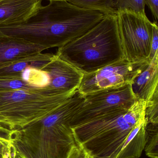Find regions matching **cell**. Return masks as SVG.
I'll return each mask as SVG.
<instances>
[{
    "instance_id": "9a60e30c",
    "label": "cell",
    "mask_w": 158,
    "mask_h": 158,
    "mask_svg": "<svg viewBox=\"0 0 158 158\" xmlns=\"http://www.w3.org/2000/svg\"><path fill=\"white\" fill-rule=\"evenodd\" d=\"M68 2L80 8L97 11L107 15H117L116 0H69Z\"/></svg>"
},
{
    "instance_id": "6da1fadb",
    "label": "cell",
    "mask_w": 158,
    "mask_h": 158,
    "mask_svg": "<svg viewBox=\"0 0 158 158\" xmlns=\"http://www.w3.org/2000/svg\"><path fill=\"white\" fill-rule=\"evenodd\" d=\"M105 15L67 1H50L23 23L0 25V36L12 37L47 49L62 47L99 23Z\"/></svg>"
},
{
    "instance_id": "9c48e42d",
    "label": "cell",
    "mask_w": 158,
    "mask_h": 158,
    "mask_svg": "<svg viewBox=\"0 0 158 158\" xmlns=\"http://www.w3.org/2000/svg\"><path fill=\"white\" fill-rule=\"evenodd\" d=\"M41 69L50 77L49 86L64 93L77 92L83 75L56 54Z\"/></svg>"
},
{
    "instance_id": "5bb4252c",
    "label": "cell",
    "mask_w": 158,
    "mask_h": 158,
    "mask_svg": "<svg viewBox=\"0 0 158 158\" xmlns=\"http://www.w3.org/2000/svg\"><path fill=\"white\" fill-rule=\"evenodd\" d=\"M147 119L140 122L132 130L117 158H139L144 149Z\"/></svg>"
},
{
    "instance_id": "4fadbf2b",
    "label": "cell",
    "mask_w": 158,
    "mask_h": 158,
    "mask_svg": "<svg viewBox=\"0 0 158 158\" xmlns=\"http://www.w3.org/2000/svg\"><path fill=\"white\" fill-rule=\"evenodd\" d=\"M54 54L37 53L19 58L0 67V76L20 74L28 67L41 69L51 61Z\"/></svg>"
},
{
    "instance_id": "2e32d148",
    "label": "cell",
    "mask_w": 158,
    "mask_h": 158,
    "mask_svg": "<svg viewBox=\"0 0 158 158\" xmlns=\"http://www.w3.org/2000/svg\"><path fill=\"white\" fill-rule=\"evenodd\" d=\"M21 78L34 88L49 86L50 78L47 72L35 68L28 67L21 72Z\"/></svg>"
},
{
    "instance_id": "603a6c76",
    "label": "cell",
    "mask_w": 158,
    "mask_h": 158,
    "mask_svg": "<svg viewBox=\"0 0 158 158\" xmlns=\"http://www.w3.org/2000/svg\"><path fill=\"white\" fill-rule=\"evenodd\" d=\"M146 5H147L155 17L157 21L158 18V0H146Z\"/></svg>"
},
{
    "instance_id": "277c9868",
    "label": "cell",
    "mask_w": 158,
    "mask_h": 158,
    "mask_svg": "<svg viewBox=\"0 0 158 158\" xmlns=\"http://www.w3.org/2000/svg\"><path fill=\"white\" fill-rule=\"evenodd\" d=\"M56 54L83 74L124 59L117 15H107L89 31L58 48Z\"/></svg>"
},
{
    "instance_id": "d4e9b609",
    "label": "cell",
    "mask_w": 158,
    "mask_h": 158,
    "mask_svg": "<svg viewBox=\"0 0 158 158\" xmlns=\"http://www.w3.org/2000/svg\"><path fill=\"white\" fill-rule=\"evenodd\" d=\"M13 147V145L10 146L0 145V158H3L5 154Z\"/></svg>"
},
{
    "instance_id": "30bf717a",
    "label": "cell",
    "mask_w": 158,
    "mask_h": 158,
    "mask_svg": "<svg viewBox=\"0 0 158 158\" xmlns=\"http://www.w3.org/2000/svg\"><path fill=\"white\" fill-rule=\"evenodd\" d=\"M42 0H1L0 25L23 23L41 6Z\"/></svg>"
},
{
    "instance_id": "8fae6325",
    "label": "cell",
    "mask_w": 158,
    "mask_h": 158,
    "mask_svg": "<svg viewBox=\"0 0 158 158\" xmlns=\"http://www.w3.org/2000/svg\"><path fill=\"white\" fill-rule=\"evenodd\" d=\"M44 46L12 37L0 36V67L19 58L47 50Z\"/></svg>"
},
{
    "instance_id": "83f0119b",
    "label": "cell",
    "mask_w": 158,
    "mask_h": 158,
    "mask_svg": "<svg viewBox=\"0 0 158 158\" xmlns=\"http://www.w3.org/2000/svg\"><path fill=\"white\" fill-rule=\"evenodd\" d=\"M49 1H67V2H68V1H69V0H49Z\"/></svg>"
},
{
    "instance_id": "7a4b0ae2",
    "label": "cell",
    "mask_w": 158,
    "mask_h": 158,
    "mask_svg": "<svg viewBox=\"0 0 158 158\" xmlns=\"http://www.w3.org/2000/svg\"><path fill=\"white\" fill-rule=\"evenodd\" d=\"M83 99L77 91L42 119L13 131L16 154L22 158H70L79 147L70 122Z\"/></svg>"
},
{
    "instance_id": "44dd1931",
    "label": "cell",
    "mask_w": 158,
    "mask_h": 158,
    "mask_svg": "<svg viewBox=\"0 0 158 158\" xmlns=\"http://www.w3.org/2000/svg\"><path fill=\"white\" fill-rule=\"evenodd\" d=\"M156 20L152 22L153 24V35L151 42V49L149 56V61H151L158 53V27Z\"/></svg>"
},
{
    "instance_id": "d6986e66",
    "label": "cell",
    "mask_w": 158,
    "mask_h": 158,
    "mask_svg": "<svg viewBox=\"0 0 158 158\" xmlns=\"http://www.w3.org/2000/svg\"><path fill=\"white\" fill-rule=\"evenodd\" d=\"M145 5L146 0H116L115 7L117 12L128 9L145 15Z\"/></svg>"
},
{
    "instance_id": "4316f807",
    "label": "cell",
    "mask_w": 158,
    "mask_h": 158,
    "mask_svg": "<svg viewBox=\"0 0 158 158\" xmlns=\"http://www.w3.org/2000/svg\"><path fill=\"white\" fill-rule=\"evenodd\" d=\"M14 157H15V158H21V157L19 156H18L17 154H16V153L15 154Z\"/></svg>"
},
{
    "instance_id": "8992f818",
    "label": "cell",
    "mask_w": 158,
    "mask_h": 158,
    "mask_svg": "<svg viewBox=\"0 0 158 158\" xmlns=\"http://www.w3.org/2000/svg\"><path fill=\"white\" fill-rule=\"evenodd\" d=\"M121 44L124 58L131 62L148 61L153 35V24L146 15L132 10L117 12Z\"/></svg>"
},
{
    "instance_id": "cb8c5ba5",
    "label": "cell",
    "mask_w": 158,
    "mask_h": 158,
    "mask_svg": "<svg viewBox=\"0 0 158 158\" xmlns=\"http://www.w3.org/2000/svg\"><path fill=\"white\" fill-rule=\"evenodd\" d=\"M70 158H88L86 151L81 147L79 146L73 151Z\"/></svg>"
},
{
    "instance_id": "ffe728a7",
    "label": "cell",
    "mask_w": 158,
    "mask_h": 158,
    "mask_svg": "<svg viewBox=\"0 0 158 158\" xmlns=\"http://www.w3.org/2000/svg\"><path fill=\"white\" fill-rule=\"evenodd\" d=\"M145 118L147 119V122L158 124V91L147 102Z\"/></svg>"
},
{
    "instance_id": "484cf974",
    "label": "cell",
    "mask_w": 158,
    "mask_h": 158,
    "mask_svg": "<svg viewBox=\"0 0 158 158\" xmlns=\"http://www.w3.org/2000/svg\"><path fill=\"white\" fill-rule=\"evenodd\" d=\"M88 158H109V157H103L98 156H92V155H88L87 154Z\"/></svg>"
},
{
    "instance_id": "5b68a950",
    "label": "cell",
    "mask_w": 158,
    "mask_h": 158,
    "mask_svg": "<svg viewBox=\"0 0 158 158\" xmlns=\"http://www.w3.org/2000/svg\"><path fill=\"white\" fill-rule=\"evenodd\" d=\"M76 92L49 86L0 92V124L11 131L22 129L48 116Z\"/></svg>"
},
{
    "instance_id": "7402d4cb",
    "label": "cell",
    "mask_w": 158,
    "mask_h": 158,
    "mask_svg": "<svg viewBox=\"0 0 158 158\" xmlns=\"http://www.w3.org/2000/svg\"><path fill=\"white\" fill-rule=\"evenodd\" d=\"M13 131L0 124V145L10 146L13 145L12 135Z\"/></svg>"
},
{
    "instance_id": "52a82bcc",
    "label": "cell",
    "mask_w": 158,
    "mask_h": 158,
    "mask_svg": "<svg viewBox=\"0 0 158 158\" xmlns=\"http://www.w3.org/2000/svg\"><path fill=\"white\" fill-rule=\"evenodd\" d=\"M84 99L70 122V128L87 122L118 109H130L137 100L131 84L96 91Z\"/></svg>"
},
{
    "instance_id": "7c38bea8",
    "label": "cell",
    "mask_w": 158,
    "mask_h": 158,
    "mask_svg": "<svg viewBox=\"0 0 158 158\" xmlns=\"http://www.w3.org/2000/svg\"><path fill=\"white\" fill-rule=\"evenodd\" d=\"M158 53L131 84L136 99L148 102L158 91Z\"/></svg>"
},
{
    "instance_id": "f1b7e54d",
    "label": "cell",
    "mask_w": 158,
    "mask_h": 158,
    "mask_svg": "<svg viewBox=\"0 0 158 158\" xmlns=\"http://www.w3.org/2000/svg\"><path fill=\"white\" fill-rule=\"evenodd\" d=\"M0 1H1V0H0Z\"/></svg>"
},
{
    "instance_id": "ac0fdd59",
    "label": "cell",
    "mask_w": 158,
    "mask_h": 158,
    "mask_svg": "<svg viewBox=\"0 0 158 158\" xmlns=\"http://www.w3.org/2000/svg\"><path fill=\"white\" fill-rule=\"evenodd\" d=\"M31 88L34 87L22 79L21 73L10 76H0V92Z\"/></svg>"
},
{
    "instance_id": "ba28073f",
    "label": "cell",
    "mask_w": 158,
    "mask_h": 158,
    "mask_svg": "<svg viewBox=\"0 0 158 158\" xmlns=\"http://www.w3.org/2000/svg\"><path fill=\"white\" fill-rule=\"evenodd\" d=\"M150 63L148 61L131 62L124 58L94 72L83 74L78 91L85 95L99 90L131 84Z\"/></svg>"
},
{
    "instance_id": "e0dca14e",
    "label": "cell",
    "mask_w": 158,
    "mask_h": 158,
    "mask_svg": "<svg viewBox=\"0 0 158 158\" xmlns=\"http://www.w3.org/2000/svg\"><path fill=\"white\" fill-rule=\"evenodd\" d=\"M144 150L151 158H158V124L147 122L146 127V143Z\"/></svg>"
},
{
    "instance_id": "3957f363",
    "label": "cell",
    "mask_w": 158,
    "mask_h": 158,
    "mask_svg": "<svg viewBox=\"0 0 158 158\" xmlns=\"http://www.w3.org/2000/svg\"><path fill=\"white\" fill-rule=\"evenodd\" d=\"M146 101L118 109L71 127L77 144L88 155L117 158L133 128L145 118Z\"/></svg>"
}]
</instances>
